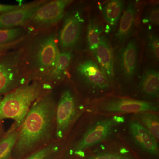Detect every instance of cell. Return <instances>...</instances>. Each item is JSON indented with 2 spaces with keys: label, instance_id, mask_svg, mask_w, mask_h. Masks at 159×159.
I'll return each mask as SVG.
<instances>
[{
  "label": "cell",
  "instance_id": "6da1fadb",
  "mask_svg": "<svg viewBox=\"0 0 159 159\" xmlns=\"http://www.w3.org/2000/svg\"><path fill=\"white\" fill-rule=\"evenodd\" d=\"M56 106L51 93L31 105L20 127L12 157L20 159L50 144L55 129Z\"/></svg>",
  "mask_w": 159,
  "mask_h": 159
},
{
  "label": "cell",
  "instance_id": "7a4b0ae2",
  "mask_svg": "<svg viewBox=\"0 0 159 159\" xmlns=\"http://www.w3.org/2000/svg\"><path fill=\"white\" fill-rule=\"evenodd\" d=\"M47 88L44 84L35 82L23 85L6 94L0 102V122L13 119V126L20 128L31 105L44 95Z\"/></svg>",
  "mask_w": 159,
  "mask_h": 159
},
{
  "label": "cell",
  "instance_id": "3957f363",
  "mask_svg": "<svg viewBox=\"0 0 159 159\" xmlns=\"http://www.w3.org/2000/svg\"><path fill=\"white\" fill-rule=\"evenodd\" d=\"M122 117L114 116L100 120L87 129L74 146V153L81 155L83 151L106 140L116 125L123 122Z\"/></svg>",
  "mask_w": 159,
  "mask_h": 159
},
{
  "label": "cell",
  "instance_id": "277c9868",
  "mask_svg": "<svg viewBox=\"0 0 159 159\" xmlns=\"http://www.w3.org/2000/svg\"><path fill=\"white\" fill-rule=\"evenodd\" d=\"M77 112L74 95L70 90L63 92L56 107L55 133L57 139H62L67 132Z\"/></svg>",
  "mask_w": 159,
  "mask_h": 159
},
{
  "label": "cell",
  "instance_id": "5b68a950",
  "mask_svg": "<svg viewBox=\"0 0 159 159\" xmlns=\"http://www.w3.org/2000/svg\"><path fill=\"white\" fill-rule=\"evenodd\" d=\"M99 110L111 114L139 113L156 111L158 107L155 102L126 98H116L103 101L99 105Z\"/></svg>",
  "mask_w": 159,
  "mask_h": 159
},
{
  "label": "cell",
  "instance_id": "8992f818",
  "mask_svg": "<svg viewBox=\"0 0 159 159\" xmlns=\"http://www.w3.org/2000/svg\"><path fill=\"white\" fill-rule=\"evenodd\" d=\"M77 72L82 82L91 90L102 92L109 89V79L93 61L88 60L80 63Z\"/></svg>",
  "mask_w": 159,
  "mask_h": 159
},
{
  "label": "cell",
  "instance_id": "52a82bcc",
  "mask_svg": "<svg viewBox=\"0 0 159 159\" xmlns=\"http://www.w3.org/2000/svg\"><path fill=\"white\" fill-rule=\"evenodd\" d=\"M72 2L69 0H56L43 4L33 15L32 22L39 26L54 25L62 18L66 7Z\"/></svg>",
  "mask_w": 159,
  "mask_h": 159
},
{
  "label": "cell",
  "instance_id": "ba28073f",
  "mask_svg": "<svg viewBox=\"0 0 159 159\" xmlns=\"http://www.w3.org/2000/svg\"><path fill=\"white\" fill-rule=\"evenodd\" d=\"M138 49L136 42L131 40L119 51L116 70L125 80L131 79L136 73Z\"/></svg>",
  "mask_w": 159,
  "mask_h": 159
},
{
  "label": "cell",
  "instance_id": "9c48e42d",
  "mask_svg": "<svg viewBox=\"0 0 159 159\" xmlns=\"http://www.w3.org/2000/svg\"><path fill=\"white\" fill-rule=\"evenodd\" d=\"M57 44L53 35H49L41 43L35 55V65L41 71L52 70L59 56Z\"/></svg>",
  "mask_w": 159,
  "mask_h": 159
},
{
  "label": "cell",
  "instance_id": "30bf717a",
  "mask_svg": "<svg viewBox=\"0 0 159 159\" xmlns=\"http://www.w3.org/2000/svg\"><path fill=\"white\" fill-rule=\"evenodd\" d=\"M84 20L79 12L71 14L66 18L59 36L60 44L65 49L73 48L81 34Z\"/></svg>",
  "mask_w": 159,
  "mask_h": 159
},
{
  "label": "cell",
  "instance_id": "8fae6325",
  "mask_svg": "<svg viewBox=\"0 0 159 159\" xmlns=\"http://www.w3.org/2000/svg\"><path fill=\"white\" fill-rule=\"evenodd\" d=\"M44 2L23 6L20 9L0 15V29H10L20 25L31 17Z\"/></svg>",
  "mask_w": 159,
  "mask_h": 159
},
{
  "label": "cell",
  "instance_id": "7c38bea8",
  "mask_svg": "<svg viewBox=\"0 0 159 159\" xmlns=\"http://www.w3.org/2000/svg\"><path fill=\"white\" fill-rule=\"evenodd\" d=\"M129 132L133 140L142 150L152 155H158L156 139L137 120L131 121Z\"/></svg>",
  "mask_w": 159,
  "mask_h": 159
},
{
  "label": "cell",
  "instance_id": "4fadbf2b",
  "mask_svg": "<svg viewBox=\"0 0 159 159\" xmlns=\"http://www.w3.org/2000/svg\"><path fill=\"white\" fill-rule=\"evenodd\" d=\"M97 64L110 80L114 76V62L112 51L104 36H101L99 45L95 53Z\"/></svg>",
  "mask_w": 159,
  "mask_h": 159
},
{
  "label": "cell",
  "instance_id": "5bb4252c",
  "mask_svg": "<svg viewBox=\"0 0 159 159\" xmlns=\"http://www.w3.org/2000/svg\"><path fill=\"white\" fill-rule=\"evenodd\" d=\"M139 89L147 99H157L159 92V72L153 69L145 71L139 83Z\"/></svg>",
  "mask_w": 159,
  "mask_h": 159
},
{
  "label": "cell",
  "instance_id": "9a60e30c",
  "mask_svg": "<svg viewBox=\"0 0 159 159\" xmlns=\"http://www.w3.org/2000/svg\"><path fill=\"white\" fill-rule=\"evenodd\" d=\"M135 16V6L134 3H131L123 12L119 29L116 34V39L119 43H123L130 36L133 29Z\"/></svg>",
  "mask_w": 159,
  "mask_h": 159
},
{
  "label": "cell",
  "instance_id": "2e32d148",
  "mask_svg": "<svg viewBox=\"0 0 159 159\" xmlns=\"http://www.w3.org/2000/svg\"><path fill=\"white\" fill-rule=\"evenodd\" d=\"M20 129L12 125L7 133L0 138V159H10L16 144Z\"/></svg>",
  "mask_w": 159,
  "mask_h": 159
},
{
  "label": "cell",
  "instance_id": "e0dca14e",
  "mask_svg": "<svg viewBox=\"0 0 159 159\" xmlns=\"http://www.w3.org/2000/svg\"><path fill=\"white\" fill-rule=\"evenodd\" d=\"M124 8V2L120 0H112L104 4L102 13L106 20L112 25H116Z\"/></svg>",
  "mask_w": 159,
  "mask_h": 159
},
{
  "label": "cell",
  "instance_id": "ac0fdd59",
  "mask_svg": "<svg viewBox=\"0 0 159 159\" xmlns=\"http://www.w3.org/2000/svg\"><path fill=\"white\" fill-rule=\"evenodd\" d=\"M140 123L156 140L159 138V120L157 115L150 112L137 113Z\"/></svg>",
  "mask_w": 159,
  "mask_h": 159
},
{
  "label": "cell",
  "instance_id": "d6986e66",
  "mask_svg": "<svg viewBox=\"0 0 159 159\" xmlns=\"http://www.w3.org/2000/svg\"><path fill=\"white\" fill-rule=\"evenodd\" d=\"M72 58V53L69 51L59 54L55 66L51 70L49 78L52 80L61 79L70 66Z\"/></svg>",
  "mask_w": 159,
  "mask_h": 159
},
{
  "label": "cell",
  "instance_id": "ffe728a7",
  "mask_svg": "<svg viewBox=\"0 0 159 159\" xmlns=\"http://www.w3.org/2000/svg\"><path fill=\"white\" fill-rule=\"evenodd\" d=\"M102 31L101 26L97 22L90 20L87 29V39L89 48L94 53L99 45Z\"/></svg>",
  "mask_w": 159,
  "mask_h": 159
},
{
  "label": "cell",
  "instance_id": "44dd1931",
  "mask_svg": "<svg viewBox=\"0 0 159 159\" xmlns=\"http://www.w3.org/2000/svg\"><path fill=\"white\" fill-rule=\"evenodd\" d=\"M15 84L14 74L6 66L0 65V95L11 92Z\"/></svg>",
  "mask_w": 159,
  "mask_h": 159
},
{
  "label": "cell",
  "instance_id": "7402d4cb",
  "mask_svg": "<svg viewBox=\"0 0 159 159\" xmlns=\"http://www.w3.org/2000/svg\"><path fill=\"white\" fill-rule=\"evenodd\" d=\"M58 148V146L55 143H50L32 152L24 159H46L56 152Z\"/></svg>",
  "mask_w": 159,
  "mask_h": 159
},
{
  "label": "cell",
  "instance_id": "603a6c76",
  "mask_svg": "<svg viewBox=\"0 0 159 159\" xmlns=\"http://www.w3.org/2000/svg\"><path fill=\"white\" fill-rule=\"evenodd\" d=\"M21 33L20 28L0 29V45L13 41L19 37Z\"/></svg>",
  "mask_w": 159,
  "mask_h": 159
},
{
  "label": "cell",
  "instance_id": "cb8c5ba5",
  "mask_svg": "<svg viewBox=\"0 0 159 159\" xmlns=\"http://www.w3.org/2000/svg\"><path fill=\"white\" fill-rule=\"evenodd\" d=\"M148 48L152 57H153L154 59L158 61L159 40L158 37L156 34H151L148 37Z\"/></svg>",
  "mask_w": 159,
  "mask_h": 159
},
{
  "label": "cell",
  "instance_id": "d4e9b609",
  "mask_svg": "<svg viewBox=\"0 0 159 159\" xmlns=\"http://www.w3.org/2000/svg\"><path fill=\"white\" fill-rule=\"evenodd\" d=\"M144 23H150L154 25H158L159 23V11L157 6L154 7L149 11L145 19L143 20Z\"/></svg>",
  "mask_w": 159,
  "mask_h": 159
},
{
  "label": "cell",
  "instance_id": "484cf974",
  "mask_svg": "<svg viewBox=\"0 0 159 159\" xmlns=\"http://www.w3.org/2000/svg\"><path fill=\"white\" fill-rule=\"evenodd\" d=\"M85 159H133L129 157L123 156L117 154L112 153H101L91 156Z\"/></svg>",
  "mask_w": 159,
  "mask_h": 159
},
{
  "label": "cell",
  "instance_id": "4316f807",
  "mask_svg": "<svg viewBox=\"0 0 159 159\" xmlns=\"http://www.w3.org/2000/svg\"><path fill=\"white\" fill-rule=\"evenodd\" d=\"M20 5H6L0 4V13H5L16 10L22 7Z\"/></svg>",
  "mask_w": 159,
  "mask_h": 159
},
{
  "label": "cell",
  "instance_id": "83f0119b",
  "mask_svg": "<svg viewBox=\"0 0 159 159\" xmlns=\"http://www.w3.org/2000/svg\"><path fill=\"white\" fill-rule=\"evenodd\" d=\"M4 134H3V129L2 125H0V138Z\"/></svg>",
  "mask_w": 159,
  "mask_h": 159
},
{
  "label": "cell",
  "instance_id": "f1b7e54d",
  "mask_svg": "<svg viewBox=\"0 0 159 159\" xmlns=\"http://www.w3.org/2000/svg\"><path fill=\"white\" fill-rule=\"evenodd\" d=\"M3 97H2V95H0V102L2 101V99Z\"/></svg>",
  "mask_w": 159,
  "mask_h": 159
},
{
  "label": "cell",
  "instance_id": "f546056e",
  "mask_svg": "<svg viewBox=\"0 0 159 159\" xmlns=\"http://www.w3.org/2000/svg\"><path fill=\"white\" fill-rule=\"evenodd\" d=\"M3 46H3V45H0V48H2V47H3Z\"/></svg>",
  "mask_w": 159,
  "mask_h": 159
},
{
  "label": "cell",
  "instance_id": "4dcf8cb0",
  "mask_svg": "<svg viewBox=\"0 0 159 159\" xmlns=\"http://www.w3.org/2000/svg\"><path fill=\"white\" fill-rule=\"evenodd\" d=\"M50 158V157H48V158H47V159H51L50 158Z\"/></svg>",
  "mask_w": 159,
  "mask_h": 159
}]
</instances>
